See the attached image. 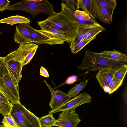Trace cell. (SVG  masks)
<instances>
[{
    "label": "cell",
    "mask_w": 127,
    "mask_h": 127,
    "mask_svg": "<svg viewBox=\"0 0 127 127\" xmlns=\"http://www.w3.org/2000/svg\"><path fill=\"white\" fill-rule=\"evenodd\" d=\"M81 121L75 110L62 111L58 119L56 120L54 126L59 127H76Z\"/></svg>",
    "instance_id": "cell-8"
},
{
    "label": "cell",
    "mask_w": 127,
    "mask_h": 127,
    "mask_svg": "<svg viewBox=\"0 0 127 127\" xmlns=\"http://www.w3.org/2000/svg\"><path fill=\"white\" fill-rule=\"evenodd\" d=\"M40 74L41 75L46 77H48L49 76L47 70L42 66L40 67Z\"/></svg>",
    "instance_id": "cell-37"
},
{
    "label": "cell",
    "mask_w": 127,
    "mask_h": 127,
    "mask_svg": "<svg viewBox=\"0 0 127 127\" xmlns=\"http://www.w3.org/2000/svg\"><path fill=\"white\" fill-rule=\"evenodd\" d=\"M54 6L46 0H23L16 3L9 5V10H19L29 13L33 18L38 14L44 13L50 16L55 12Z\"/></svg>",
    "instance_id": "cell-1"
},
{
    "label": "cell",
    "mask_w": 127,
    "mask_h": 127,
    "mask_svg": "<svg viewBox=\"0 0 127 127\" xmlns=\"http://www.w3.org/2000/svg\"><path fill=\"white\" fill-rule=\"evenodd\" d=\"M77 77L76 75H72L69 77L65 82L59 85L58 87L65 84H70L75 83L77 80Z\"/></svg>",
    "instance_id": "cell-34"
},
{
    "label": "cell",
    "mask_w": 127,
    "mask_h": 127,
    "mask_svg": "<svg viewBox=\"0 0 127 127\" xmlns=\"http://www.w3.org/2000/svg\"><path fill=\"white\" fill-rule=\"evenodd\" d=\"M93 0H78L76 9L82 8L93 19H95L92 4Z\"/></svg>",
    "instance_id": "cell-18"
},
{
    "label": "cell",
    "mask_w": 127,
    "mask_h": 127,
    "mask_svg": "<svg viewBox=\"0 0 127 127\" xmlns=\"http://www.w3.org/2000/svg\"><path fill=\"white\" fill-rule=\"evenodd\" d=\"M13 104L11 103H8L0 101V113L4 117L10 115Z\"/></svg>",
    "instance_id": "cell-25"
},
{
    "label": "cell",
    "mask_w": 127,
    "mask_h": 127,
    "mask_svg": "<svg viewBox=\"0 0 127 127\" xmlns=\"http://www.w3.org/2000/svg\"><path fill=\"white\" fill-rule=\"evenodd\" d=\"M1 123L5 127H18L13 117L10 114L4 116Z\"/></svg>",
    "instance_id": "cell-29"
},
{
    "label": "cell",
    "mask_w": 127,
    "mask_h": 127,
    "mask_svg": "<svg viewBox=\"0 0 127 127\" xmlns=\"http://www.w3.org/2000/svg\"><path fill=\"white\" fill-rule=\"evenodd\" d=\"M0 127H5L3 125H0Z\"/></svg>",
    "instance_id": "cell-40"
},
{
    "label": "cell",
    "mask_w": 127,
    "mask_h": 127,
    "mask_svg": "<svg viewBox=\"0 0 127 127\" xmlns=\"http://www.w3.org/2000/svg\"><path fill=\"white\" fill-rule=\"evenodd\" d=\"M2 33V32H1L0 31V34H1Z\"/></svg>",
    "instance_id": "cell-41"
},
{
    "label": "cell",
    "mask_w": 127,
    "mask_h": 127,
    "mask_svg": "<svg viewBox=\"0 0 127 127\" xmlns=\"http://www.w3.org/2000/svg\"><path fill=\"white\" fill-rule=\"evenodd\" d=\"M10 2L8 0H0V11L8 9Z\"/></svg>",
    "instance_id": "cell-35"
},
{
    "label": "cell",
    "mask_w": 127,
    "mask_h": 127,
    "mask_svg": "<svg viewBox=\"0 0 127 127\" xmlns=\"http://www.w3.org/2000/svg\"><path fill=\"white\" fill-rule=\"evenodd\" d=\"M79 24H81L85 25H92L98 23L95 19L91 18L89 20H81L75 19Z\"/></svg>",
    "instance_id": "cell-33"
},
{
    "label": "cell",
    "mask_w": 127,
    "mask_h": 127,
    "mask_svg": "<svg viewBox=\"0 0 127 127\" xmlns=\"http://www.w3.org/2000/svg\"><path fill=\"white\" fill-rule=\"evenodd\" d=\"M4 62L8 74L15 85L19 88V83L22 77L23 66L21 63L5 57Z\"/></svg>",
    "instance_id": "cell-7"
},
{
    "label": "cell",
    "mask_w": 127,
    "mask_h": 127,
    "mask_svg": "<svg viewBox=\"0 0 127 127\" xmlns=\"http://www.w3.org/2000/svg\"><path fill=\"white\" fill-rule=\"evenodd\" d=\"M96 54L101 57L113 61L125 63L127 62V55L115 49L111 51L105 50Z\"/></svg>",
    "instance_id": "cell-17"
},
{
    "label": "cell",
    "mask_w": 127,
    "mask_h": 127,
    "mask_svg": "<svg viewBox=\"0 0 127 127\" xmlns=\"http://www.w3.org/2000/svg\"><path fill=\"white\" fill-rule=\"evenodd\" d=\"M123 65L117 67L108 66L99 70L96 77L105 92L109 93V83L114 77L116 71Z\"/></svg>",
    "instance_id": "cell-10"
},
{
    "label": "cell",
    "mask_w": 127,
    "mask_h": 127,
    "mask_svg": "<svg viewBox=\"0 0 127 127\" xmlns=\"http://www.w3.org/2000/svg\"><path fill=\"white\" fill-rule=\"evenodd\" d=\"M74 13L73 11L65 12L62 10L60 12H55L46 19L39 22L51 25L67 33L70 36L79 24L74 17Z\"/></svg>",
    "instance_id": "cell-2"
},
{
    "label": "cell",
    "mask_w": 127,
    "mask_h": 127,
    "mask_svg": "<svg viewBox=\"0 0 127 127\" xmlns=\"http://www.w3.org/2000/svg\"><path fill=\"white\" fill-rule=\"evenodd\" d=\"M127 71V65L125 64L116 71L114 77L118 79L123 81Z\"/></svg>",
    "instance_id": "cell-28"
},
{
    "label": "cell",
    "mask_w": 127,
    "mask_h": 127,
    "mask_svg": "<svg viewBox=\"0 0 127 127\" xmlns=\"http://www.w3.org/2000/svg\"><path fill=\"white\" fill-rule=\"evenodd\" d=\"M62 2L71 9L76 10L77 0H62Z\"/></svg>",
    "instance_id": "cell-31"
},
{
    "label": "cell",
    "mask_w": 127,
    "mask_h": 127,
    "mask_svg": "<svg viewBox=\"0 0 127 127\" xmlns=\"http://www.w3.org/2000/svg\"><path fill=\"white\" fill-rule=\"evenodd\" d=\"M0 101L8 103L11 102L0 91Z\"/></svg>",
    "instance_id": "cell-38"
},
{
    "label": "cell",
    "mask_w": 127,
    "mask_h": 127,
    "mask_svg": "<svg viewBox=\"0 0 127 127\" xmlns=\"http://www.w3.org/2000/svg\"><path fill=\"white\" fill-rule=\"evenodd\" d=\"M30 22L29 19L17 15L12 16L0 20V23L9 24L12 26L18 24L29 23Z\"/></svg>",
    "instance_id": "cell-19"
},
{
    "label": "cell",
    "mask_w": 127,
    "mask_h": 127,
    "mask_svg": "<svg viewBox=\"0 0 127 127\" xmlns=\"http://www.w3.org/2000/svg\"><path fill=\"white\" fill-rule=\"evenodd\" d=\"M31 35L30 42L38 44H47L50 40L48 37L39 32L37 30L32 28L30 23H24Z\"/></svg>",
    "instance_id": "cell-16"
},
{
    "label": "cell",
    "mask_w": 127,
    "mask_h": 127,
    "mask_svg": "<svg viewBox=\"0 0 127 127\" xmlns=\"http://www.w3.org/2000/svg\"><path fill=\"white\" fill-rule=\"evenodd\" d=\"M105 29L100 24L90 29L86 33L84 39H88L96 35L100 32L104 31Z\"/></svg>",
    "instance_id": "cell-24"
},
{
    "label": "cell",
    "mask_w": 127,
    "mask_h": 127,
    "mask_svg": "<svg viewBox=\"0 0 127 127\" xmlns=\"http://www.w3.org/2000/svg\"><path fill=\"white\" fill-rule=\"evenodd\" d=\"M88 80L80 82L79 84H76L68 92L67 95L71 97H74L79 94L80 92L83 89L87 84Z\"/></svg>",
    "instance_id": "cell-22"
},
{
    "label": "cell",
    "mask_w": 127,
    "mask_h": 127,
    "mask_svg": "<svg viewBox=\"0 0 127 127\" xmlns=\"http://www.w3.org/2000/svg\"><path fill=\"white\" fill-rule=\"evenodd\" d=\"M30 33L24 23L19 24L15 28L14 39L15 42L19 44L25 42H30Z\"/></svg>",
    "instance_id": "cell-15"
},
{
    "label": "cell",
    "mask_w": 127,
    "mask_h": 127,
    "mask_svg": "<svg viewBox=\"0 0 127 127\" xmlns=\"http://www.w3.org/2000/svg\"><path fill=\"white\" fill-rule=\"evenodd\" d=\"M13 118L18 127H39L22 118Z\"/></svg>",
    "instance_id": "cell-27"
},
{
    "label": "cell",
    "mask_w": 127,
    "mask_h": 127,
    "mask_svg": "<svg viewBox=\"0 0 127 127\" xmlns=\"http://www.w3.org/2000/svg\"><path fill=\"white\" fill-rule=\"evenodd\" d=\"M96 36L90 38L82 40L72 46L70 49L72 53L76 54L83 48L86 45L95 38Z\"/></svg>",
    "instance_id": "cell-23"
},
{
    "label": "cell",
    "mask_w": 127,
    "mask_h": 127,
    "mask_svg": "<svg viewBox=\"0 0 127 127\" xmlns=\"http://www.w3.org/2000/svg\"><path fill=\"white\" fill-rule=\"evenodd\" d=\"M74 16L75 19L81 20H88L91 18L84 11L79 10H76L74 11Z\"/></svg>",
    "instance_id": "cell-30"
},
{
    "label": "cell",
    "mask_w": 127,
    "mask_h": 127,
    "mask_svg": "<svg viewBox=\"0 0 127 127\" xmlns=\"http://www.w3.org/2000/svg\"><path fill=\"white\" fill-rule=\"evenodd\" d=\"M44 81L49 88L51 93V98L49 103V106L52 109L60 106L71 98L67 94L57 89L55 91V89H53L45 80H44Z\"/></svg>",
    "instance_id": "cell-12"
},
{
    "label": "cell",
    "mask_w": 127,
    "mask_h": 127,
    "mask_svg": "<svg viewBox=\"0 0 127 127\" xmlns=\"http://www.w3.org/2000/svg\"><path fill=\"white\" fill-rule=\"evenodd\" d=\"M125 64V63L113 61L101 57L96 53L87 49L81 64L77 68L82 70L92 71L108 66L118 67Z\"/></svg>",
    "instance_id": "cell-3"
},
{
    "label": "cell",
    "mask_w": 127,
    "mask_h": 127,
    "mask_svg": "<svg viewBox=\"0 0 127 127\" xmlns=\"http://www.w3.org/2000/svg\"><path fill=\"white\" fill-rule=\"evenodd\" d=\"M92 98L90 95L85 92H83L78 96L70 99L60 106L53 109L49 112V114L60 111L75 110L78 106L86 103H90Z\"/></svg>",
    "instance_id": "cell-6"
},
{
    "label": "cell",
    "mask_w": 127,
    "mask_h": 127,
    "mask_svg": "<svg viewBox=\"0 0 127 127\" xmlns=\"http://www.w3.org/2000/svg\"><path fill=\"white\" fill-rule=\"evenodd\" d=\"M92 4L95 19L107 24H110L112 21L113 13L100 6L95 0H93Z\"/></svg>",
    "instance_id": "cell-13"
},
{
    "label": "cell",
    "mask_w": 127,
    "mask_h": 127,
    "mask_svg": "<svg viewBox=\"0 0 127 127\" xmlns=\"http://www.w3.org/2000/svg\"><path fill=\"white\" fill-rule=\"evenodd\" d=\"M41 30H37L39 32L50 39L47 44L50 45L62 44L66 41L70 43L72 39L69 35L49 24L37 22Z\"/></svg>",
    "instance_id": "cell-4"
},
{
    "label": "cell",
    "mask_w": 127,
    "mask_h": 127,
    "mask_svg": "<svg viewBox=\"0 0 127 127\" xmlns=\"http://www.w3.org/2000/svg\"><path fill=\"white\" fill-rule=\"evenodd\" d=\"M53 114H49L39 118L38 119L41 127H52L56 120Z\"/></svg>",
    "instance_id": "cell-21"
},
{
    "label": "cell",
    "mask_w": 127,
    "mask_h": 127,
    "mask_svg": "<svg viewBox=\"0 0 127 127\" xmlns=\"http://www.w3.org/2000/svg\"><path fill=\"white\" fill-rule=\"evenodd\" d=\"M0 91L6 96L13 105L21 104L19 88L13 83L8 74L0 79Z\"/></svg>",
    "instance_id": "cell-5"
},
{
    "label": "cell",
    "mask_w": 127,
    "mask_h": 127,
    "mask_svg": "<svg viewBox=\"0 0 127 127\" xmlns=\"http://www.w3.org/2000/svg\"><path fill=\"white\" fill-rule=\"evenodd\" d=\"M0 71L3 75L8 74L4 63V57H0Z\"/></svg>",
    "instance_id": "cell-36"
},
{
    "label": "cell",
    "mask_w": 127,
    "mask_h": 127,
    "mask_svg": "<svg viewBox=\"0 0 127 127\" xmlns=\"http://www.w3.org/2000/svg\"><path fill=\"white\" fill-rule=\"evenodd\" d=\"M123 81L114 77L109 84V93L110 94L115 91L122 85Z\"/></svg>",
    "instance_id": "cell-26"
},
{
    "label": "cell",
    "mask_w": 127,
    "mask_h": 127,
    "mask_svg": "<svg viewBox=\"0 0 127 127\" xmlns=\"http://www.w3.org/2000/svg\"><path fill=\"white\" fill-rule=\"evenodd\" d=\"M38 47L39 45L36 46L29 53L26 58L22 63V64L23 66L27 64L31 61L35 55Z\"/></svg>",
    "instance_id": "cell-32"
},
{
    "label": "cell",
    "mask_w": 127,
    "mask_h": 127,
    "mask_svg": "<svg viewBox=\"0 0 127 127\" xmlns=\"http://www.w3.org/2000/svg\"><path fill=\"white\" fill-rule=\"evenodd\" d=\"M95 2L102 7L113 13L116 5V0H95Z\"/></svg>",
    "instance_id": "cell-20"
},
{
    "label": "cell",
    "mask_w": 127,
    "mask_h": 127,
    "mask_svg": "<svg viewBox=\"0 0 127 127\" xmlns=\"http://www.w3.org/2000/svg\"><path fill=\"white\" fill-rule=\"evenodd\" d=\"M99 24L92 25L78 24L70 36L72 40L69 43L70 49L76 44L84 40L86 33L90 29Z\"/></svg>",
    "instance_id": "cell-14"
},
{
    "label": "cell",
    "mask_w": 127,
    "mask_h": 127,
    "mask_svg": "<svg viewBox=\"0 0 127 127\" xmlns=\"http://www.w3.org/2000/svg\"><path fill=\"white\" fill-rule=\"evenodd\" d=\"M39 44L34 43L25 42L20 44L16 50L8 54L6 57L22 63L29 53Z\"/></svg>",
    "instance_id": "cell-11"
},
{
    "label": "cell",
    "mask_w": 127,
    "mask_h": 127,
    "mask_svg": "<svg viewBox=\"0 0 127 127\" xmlns=\"http://www.w3.org/2000/svg\"><path fill=\"white\" fill-rule=\"evenodd\" d=\"M3 76L4 75H3L2 73L0 71V79L2 78Z\"/></svg>",
    "instance_id": "cell-39"
},
{
    "label": "cell",
    "mask_w": 127,
    "mask_h": 127,
    "mask_svg": "<svg viewBox=\"0 0 127 127\" xmlns=\"http://www.w3.org/2000/svg\"><path fill=\"white\" fill-rule=\"evenodd\" d=\"M10 114L13 117L22 118L39 127H41L38 117L29 110L21 104L13 105Z\"/></svg>",
    "instance_id": "cell-9"
}]
</instances>
